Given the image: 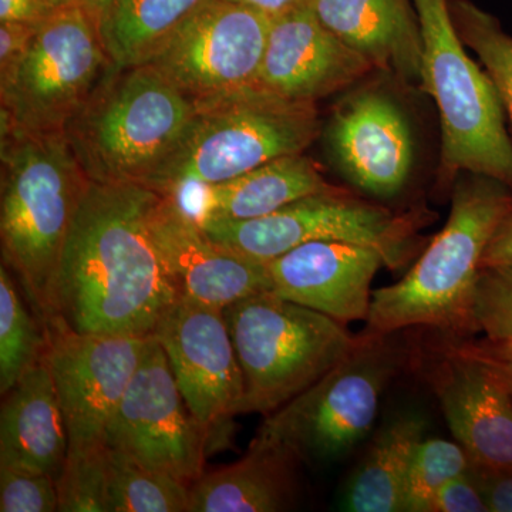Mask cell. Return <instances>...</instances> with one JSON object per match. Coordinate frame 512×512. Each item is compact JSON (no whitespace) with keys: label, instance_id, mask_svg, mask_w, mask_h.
I'll return each instance as SVG.
<instances>
[{"label":"cell","instance_id":"cell-31","mask_svg":"<svg viewBox=\"0 0 512 512\" xmlns=\"http://www.w3.org/2000/svg\"><path fill=\"white\" fill-rule=\"evenodd\" d=\"M57 488L59 511L107 512L106 447L67 456Z\"/></svg>","mask_w":512,"mask_h":512},{"label":"cell","instance_id":"cell-7","mask_svg":"<svg viewBox=\"0 0 512 512\" xmlns=\"http://www.w3.org/2000/svg\"><path fill=\"white\" fill-rule=\"evenodd\" d=\"M222 313L244 376L237 416L281 409L335 369L360 340L338 320L274 291L241 299Z\"/></svg>","mask_w":512,"mask_h":512},{"label":"cell","instance_id":"cell-25","mask_svg":"<svg viewBox=\"0 0 512 512\" xmlns=\"http://www.w3.org/2000/svg\"><path fill=\"white\" fill-rule=\"evenodd\" d=\"M207 0H110L100 32L111 62L133 67L153 59L160 47Z\"/></svg>","mask_w":512,"mask_h":512},{"label":"cell","instance_id":"cell-38","mask_svg":"<svg viewBox=\"0 0 512 512\" xmlns=\"http://www.w3.org/2000/svg\"><path fill=\"white\" fill-rule=\"evenodd\" d=\"M231 2L248 6L256 12L264 13L268 18L275 19L293 10L308 8L312 6L313 0H231Z\"/></svg>","mask_w":512,"mask_h":512},{"label":"cell","instance_id":"cell-26","mask_svg":"<svg viewBox=\"0 0 512 512\" xmlns=\"http://www.w3.org/2000/svg\"><path fill=\"white\" fill-rule=\"evenodd\" d=\"M107 512H188L190 487L106 447Z\"/></svg>","mask_w":512,"mask_h":512},{"label":"cell","instance_id":"cell-21","mask_svg":"<svg viewBox=\"0 0 512 512\" xmlns=\"http://www.w3.org/2000/svg\"><path fill=\"white\" fill-rule=\"evenodd\" d=\"M312 9L375 69L420 80L423 36L413 0H313Z\"/></svg>","mask_w":512,"mask_h":512},{"label":"cell","instance_id":"cell-5","mask_svg":"<svg viewBox=\"0 0 512 512\" xmlns=\"http://www.w3.org/2000/svg\"><path fill=\"white\" fill-rule=\"evenodd\" d=\"M319 134L315 104L282 99L261 87L197 103L187 133L146 187L180 198L269 161L301 154Z\"/></svg>","mask_w":512,"mask_h":512},{"label":"cell","instance_id":"cell-19","mask_svg":"<svg viewBox=\"0 0 512 512\" xmlns=\"http://www.w3.org/2000/svg\"><path fill=\"white\" fill-rule=\"evenodd\" d=\"M382 265L377 249L345 241L308 242L266 262L276 295L342 325L369 318Z\"/></svg>","mask_w":512,"mask_h":512},{"label":"cell","instance_id":"cell-41","mask_svg":"<svg viewBox=\"0 0 512 512\" xmlns=\"http://www.w3.org/2000/svg\"><path fill=\"white\" fill-rule=\"evenodd\" d=\"M50 2H52L56 8L64 5V3H80V5L86 6L87 9L92 10L93 13H96V15L101 18L110 0H50Z\"/></svg>","mask_w":512,"mask_h":512},{"label":"cell","instance_id":"cell-28","mask_svg":"<svg viewBox=\"0 0 512 512\" xmlns=\"http://www.w3.org/2000/svg\"><path fill=\"white\" fill-rule=\"evenodd\" d=\"M448 9L461 42L476 53L493 80L512 124V37L471 0H448Z\"/></svg>","mask_w":512,"mask_h":512},{"label":"cell","instance_id":"cell-34","mask_svg":"<svg viewBox=\"0 0 512 512\" xmlns=\"http://www.w3.org/2000/svg\"><path fill=\"white\" fill-rule=\"evenodd\" d=\"M470 470V468H468ZM429 512H490L470 471L440 488L434 495Z\"/></svg>","mask_w":512,"mask_h":512},{"label":"cell","instance_id":"cell-27","mask_svg":"<svg viewBox=\"0 0 512 512\" xmlns=\"http://www.w3.org/2000/svg\"><path fill=\"white\" fill-rule=\"evenodd\" d=\"M47 338L26 308L10 271L0 268V393L5 396L45 356Z\"/></svg>","mask_w":512,"mask_h":512},{"label":"cell","instance_id":"cell-29","mask_svg":"<svg viewBox=\"0 0 512 512\" xmlns=\"http://www.w3.org/2000/svg\"><path fill=\"white\" fill-rule=\"evenodd\" d=\"M470 466V457L460 444L424 437L410 463L403 512H429L431 500L440 488L467 473Z\"/></svg>","mask_w":512,"mask_h":512},{"label":"cell","instance_id":"cell-16","mask_svg":"<svg viewBox=\"0 0 512 512\" xmlns=\"http://www.w3.org/2000/svg\"><path fill=\"white\" fill-rule=\"evenodd\" d=\"M330 157L346 180L377 198H392L409 181L414 141L399 104L377 90L343 101L326 131Z\"/></svg>","mask_w":512,"mask_h":512},{"label":"cell","instance_id":"cell-10","mask_svg":"<svg viewBox=\"0 0 512 512\" xmlns=\"http://www.w3.org/2000/svg\"><path fill=\"white\" fill-rule=\"evenodd\" d=\"M113 66L99 16L64 3L39 23L12 80L0 87L2 130L64 131Z\"/></svg>","mask_w":512,"mask_h":512},{"label":"cell","instance_id":"cell-20","mask_svg":"<svg viewBox=\"0 0 512 512\" xmlns=\"http://www.w3.org/2000/svg\"><path fill=\"white\" fill-rule=\"evenodd\" d=\"M0 412V468L59 480L69 434L46 357L5 394Z\"/></svg>","mask_w":512,"mask_h":512},{"label":"cell","instance_id":"cell-17","mask_svg":"<svg viewBox=\"0 0 512 512\" xmlns=\"http://www.w3.org/2000/svg\"><path fill=\"white\" fill-rule=\"evenodd\" d=\"M373 69L308 6L272 19L256 86L282 99L316 104Z\"/></svg>","mask_w":512,"mask_h":512},{"label":"cell","instance_id":"cell-4","mask_svg":"<svg viewBox=\"0 0 512 512\" xmlns=\"http://www.w3.org/2000/svg\"><path fill=\"white\" fill-rule=\"evenodd\" d=\"M195 114L197 103L151 64L113 66L64 133L93 183L147 185Z\"/></svg>","mask_w":512,"mask_h":512},{"label":"cell","instance_id":"cell-14","mask_svg":"<svg viewBox=\"0 0 512 512\" xmlns=\"http://www.w3.org/2000/svg\"><path fill=\"white\" fill-rule=\"evenodd\" d=\"M148 228L178 296L224 311L241 299L274 291L266 262L214 241L180 198L157 192Z\"/></svg>","mask_w":512,"mask_h":512},{"label":"cell","instance_id":"cell-13","mask_svg":"<svg viewBox=\"0 0 512 512\" xmlns=\"http://www.w3.org/2000/svg\"><path fill=\"white\" fill-rule=\"evenodd\" d=\"M47 365L69 434V456L106 447V431L151 339L84 335L57 325L46 333Z\"/></svg>","mask_w":512,"mask_h":512},{"label":"cell","instance_id":"cell-8","mask_svg":"<svg viewBox=\"0 0 512 512\" xmlns=\"http://www.w3.org/2000/svg\"><path fill=\"white\" fill-rule=\"evenodd\" d=\"M393 336L360 333L353 352L268 414L254 440L285 451L298 464H330L349 456L375 427L383 394L406 363V349Z\"/></svg>","mask_w":512,"mask_h":512},{"label":"cell","instance_id":"cell-22","mask_svg":"<svg viewBox=\"0 0 512 512\" xmlns=\"http://www.w3.org/2000/svg\"><path fill=\"white\" fill-rule=\"evenodd\" d=\"M298 463L252 439L234 464L204 473L190 487L188 512H279L295 505Z\"/></svg>","mask_w":512,"mask_h":512},{"label":"cell","instance_id":"cell-1","mask_svg":"<svg viewBox=\"0 0 512 512\" xmlns=\"http://www.w3.org/2000/svg\"><path fill=\"white\" fill-rule=\"evenodd\" d=\"M156 195L146 185L90 181L60 259L55 326L84 335H154L178 298L148 228Z\"/></svg>","mask_w":512,"mask_h":512},{"label":"cell","instance_id":"cell-37","mask_svg":"<svg viewBox=\"0 0 512 512\" xmlns=\"http://www.w3.org/2000/svg\"><path fill=\"white\" fill-rule=\"evenodd\" d=\"M505 265H512V212L494 232L481 259V268Z\"/></svg>","mask_w":512,"mask_h":512},{"label":"cell","instance_id":"cell-32","mask_svg":"<svg viewBox=\"0 0 512 512\" xmlns=\"http://www.w3.org/2000/svg\"><path fill=\"white\" fill-rule=\"evenodd\" d=\"M0 511H59V488L47 474L0 468Z\"/></svg>","mask_w":512,"mask_h":512},{"label":"cell","instance_id":"cell-15","mask_svg":"<svg viewBox=\"0 0 512 512\" xmlns=\"http://www.w3.org/2000/svg\"><path fill=\"white\" fill-rule=\"evenodd\" d=\"M153 336L188 409L207 429L237 416L244 376L221 309L178 296Z\"/></svg>","mask_w":512,"mask_h":512},{"label":"cell","instance_id":"cell-18","mask_svg":"<svg viewBox=\"0 0 512 512\" xmlns=\"http://www.w3.org/2000/svg\"><path fill=\"white\" fill-rule=\"evenodd\" d=\"M429 380L454 439L471 463L512 471V394L483 360L446 346Z\"/></svg>","mask_w":512,"mask_h":512},{"label":"cell","instance_id":"cell-30","mask_svg":"<svg viewBox=\"0 0 512 512\" xmlns=\"http://www.w3.org/2000/svg\"><path fill=\"white\" fill-rule=\"evenodd\" d=\"M471 330L490 342L512 340V265L481 268L473 303Z\"/></svg>","mask_w":512,"mask_h":512},{"label":"cell","instance_id":"cell-40","mask_svg":"<svg viewBox=\"0 0 512 512\" xmlns=\"http://www.w3.org/2000/svg\"><path fill=\"white\" fill-rule=\"evenodd\" d=\"M451 348H453V346H451ZM458 352H461V350H458ZM464 355L477 357V359L483 360V362L487 363V365L490 366L491 369H493L498 376H500V379L503 380L505 384H507V387L508 389H510V392L512 394V362H507V360L495 359V357L490 356L471 355V353H464Z\"/></svg>","mask_w":512,"mask_h":512},{"label":"cell","instance_id":"cell-24","mask_svg":"<svg viewBox=\"0 0 512 512\" xmlns=\"http://www.w3.org/2000/svg\"><path fill=\"white\" fill-rule=\"evenodd\" d=\"M426 431L427 420L417 412L400 413L387 421L343 485L339 510L403 511L410 463Z\"/></svg>","mask_w":512,"mask_h":512},{"label":"cell","instance_id":"cell-35","mask_svg":"<svg viewBox=\"0 0 512 512\" xmlns=\"http://www.w3.org/2000/svg\"><path fill=\"white\" fill-rule=\"evenodd\" d=\"M471 477L476 481L490 512H512V471L493 470L471 463Z\"/></svg>","mask_w":512,"mask_h":512},{"label":"cell","instance_id":"cell-9","mask_svg":"<svg viewBox=\"0 0 512 512\" xmlns=\"http://www.w3.org/2000/svg\"><path fill=\"white\" fill-rule=\"evenodd\" d=\"M427 221V212L390 211L333 188L255 220L198 222L214 241L262 262L308 242L345 241L377 249L384 266L397 271L421 247L419 231Z\"/></svg>","mask_w":512,"mask_h":512},{"label":"cell","instance_id":"cell-23","mask_svg":"<svg viewBox=\"0 0 512 512\" xmlns=\"http://www.w3.org/2000/svg\"><path fill=\"white\" fill-rule=\"evenodd\" d=\"M311 158L292 154L276 158L225 183L201 188L198 221L255 220L308 195L333 190Z\"/></svg>","mask_w":512,"mask_h":512},{"label":"cell","instance_id":"cell-3","mask_svg":"<svg viewBox=\"0 0 512 512\" xmlns=\"http://www.w3.org/2000/svg\"><path fill=\"white\" fill-rule=\"evenodd\" d=\"M511 212V188L480 175L458 180L440 234L402 281L373 291L363 333L393 335L413 326L473 333L471 303L481 259Z\"/></svg>","mask_w":512,"mask_h":512},{"label":"cell","instance_id":"cell-36","mask_svg":"<svg viewBox=\"0 0 512 512\" xmlns=\"http://www.w3.org/2000/svg\"><path fill=\"white\" fill-rule=\"evenodd\" d=\"M56 9L50 0H0V22L40 23Z\"/></svg>","mask_w":512,"mask_h":512},{"label":"cell","instance_id":"cell-2","mask_svg":"<svg viewBox=\"0 0 512 512\" xmlns=\"http://www.w3.org/2000/svg\"><path fill=\"white\" fill-rule=\"evenodd\" d=\"M0 241L45 333L57 323L64 245L90 180L64 131L2 130Z\"/></svg>","mask_w":512,"mask_h":512},{"label":"cell","instance_id":"cell-12","mask_svg":"<svg viewBox=\"0 0 512 512\" xmlns=\"http://www.w3.org/2000/svg\"><path fill=\"white\" fill-rule=\"evenodd\" d=\"M207 440V427L188 409L153 336L111 417L106 447L191 487L204 474Z\"/></svg>","mask_w":512,"mask_h":512},{"label":"cell","instance_id":"cell-11","mask_svg":"<svg viewBox=\"0 0 512 512\" xmlns=\"http://www.w3.org/2000/svg\"><path fill=\"white\" fill-rule=\"evenodd\" d=\"M272 19L231 0H207L151 64L195 103L256 86Z\"/></svg>","mask_w":512,"mask_h":512},{"label":"cell","instance_id":"cell-6","mask_svg":"<svg viewBox=\"0 0 512 512\" xmlns=\"http://www.w3.org/2000/svg\"><path fill=\"white\" fill-rule=\"evenodd\" d=\"M413 2L423 36L420 83L440 116V187L468 173L512 190V143L493 80L467 55L448 0Z\"/></svg>","mask_w":512,"mask_h":512},{"label":"cell","instance_id":"cell-33","mask_svg":"<svg viewBox=\"0 0 512 512\" xmlns=\"http://www.w3.org/2000/svg\"><path fill=\"white\" fill-rule=\"evenodd\" d=\"M39 23L0 22V87L12 80L28 53Z\"/></svg>","mask_w":512,"mask_h":512},{"label":"cell","instance_id":"cell-39","mask_svg":"<svg viewBox=\"0 0 512 512\" xmlns=\"http://www.w3.org/2000/svg\"><path fill=\"white\" fill-rule=\"evenodd\" d=\"M451 346L457 350H461V352L471 353V355L490 356L495 357V359L512 362V340L511 342H490V340H483V342L477 343H451Z\"/></svg>","mask_w":512,"mask_h":512}]
</instances>
